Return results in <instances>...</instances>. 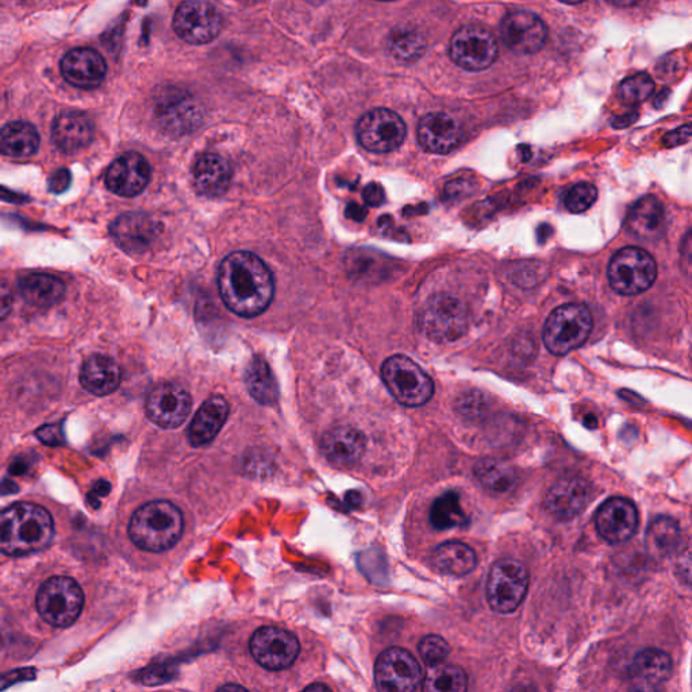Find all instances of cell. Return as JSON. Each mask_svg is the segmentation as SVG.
<instances>
[{"label":"cell","mask_w":692,"mask_h":692,"mask_svg":"<svg viewBox=\"0 0 692 692\" xmlns=\"http://www.w3.org/2000/svg\"><path fill=\"white\" fill-rule=\"evenodd\" d=\"M406 124L396 112L377 109L367 112L357 123V140L365 150L373 153H389L404 144Z\"/></svg>","instance_id":"cell-12"},{"label":"cell","mask_w":692,"mask_h":692,"mask_svg":"<svg viewBox=\"0 0 692 692\" xmlns=\"http://www.w3.org/2000/svg\"><path fill=\"white\" fill-rule=\"evenodd\" d=\"M391 52L404 62L416 61L425 53L427 43L421 34L414 31L394 32L390 41Z\"/></svg>","instance_id":"cell-39"},{"label":"cell","mask_w":692,"mask_h":692,"mask_svg":"<svg viewBox=\"0 0 692 692\" xmlns=\"http://www.w3.org/2000/svg\"><path fill=\"white\" fill-rule=\"evenodd\" d=\"M593 490L587 480L578 476H565L550 487L546 497V509L553 517L572 520L587 508Z\"/></svg>","instance_id":"cell-20"},{"label":"cell","mask_w":692,"mask_h":692,"mask_svg":"<svg viewBox=\"0 0 692 692\" xmlns=\"http://www.w3.org/2000/svg\"><path fill=\"white\" fill-rule=\"evenodd\" d=\"M251 652L261 667L270 671H282L298 659L300 644L286 629L265 627L252 635Z\"/></svg>","instance_id":"cell-15"},{"label":"cell","mask_w":692,"mask_h":692,"mask_svg":"<svg viewBox=\"0 0 692 692\" xmlns=\"http://www.w3.org/2000/svg\"><path fill=\"white\" fill-rule=\"evenodd\" d=\"M382 378L394 398L407 407L423 406L434 394L433 380L404 355H395L384 361Z\"/></svg>","instance_id":"cell-5"},{"label":"cell","mask_w":692,"mask_h":692,"mask_svg":"<svg viewBox=\"0 0 692 692\" xmlns=\"http://www.w3.org/2000/svg\"><path fill=\"white\" fill-rule=\"evenodd\" d=\"M158 225L145 213H127L110 226L117 246L129 254H141L151 249L158 236Z\"/></svg>","instance_id":"cell-21"},{"label":"cell","mask_w":692,"mask_h":692,"mask_svg":"<svg viewBox=\"0 0 692 692\" xmlns=\"http://www.w3.org/2000/svg\"><path fill=\"white\" fill-rule=\"evenodd\" d=\"M595 526L598 535L607 542L622 544L631 540L639 526L637 509L627 498H611L595 514Z\"/></svg>","instance_id":"cell-18"},{"label":"cell","mask_w":692,"mask_h":692,"mask_svg":"<svg viewBox=\"0 0 692 692\" xmlns=\"http://www.w3.org/2000/svg\"><path fill=\"white\" fill-rule=\"evenodd\" d=\"M655 91V82L646 73L625 79L618 87V98L628 106L643 104Z\"/></svg>","instance_id":"cell-40"},{"label":"cell","mask_w":692,"mask_h":692,"mask_svg":"<svg viewBox=\"0 0 692 692\" xmlns=\"http://www.w3.org/2000/svg\"><path fill=\"white\" fill-rule=\"evenodd\" d=\"M607 2L618 5V8H631V5L639 3L640 0H607Z\"/></svg>","instance_id":"cell-49"},{"label":"cell","mask_w":692,"mask_h":692,"mask_svg":"<svg viewBox=\"0 0 692 692\" xmlns=\"http://www.w3.org/2000/svg\"><path fill=\"white\" fill-rule=\"evenodd\" d=\"M637 118H639L637 112H635V111L628 112V115H625V116L616 118L615 122H612V127H615L617 129H623V128L631 127L632 123L637 121Z\"/></svg>","instance_id":"cell-47"},{"label":"cell","mask_w":692,"mask_h":692,"mask_svg":"<svg viewBox=\"0 0 692 692\" xmlns=\"http://www.w3.org/2000/svg\"><path fill=\"white\" fill-rule=\"evenodd\" d=\"M229 416V405L223 396H213L204 402L195 414L189 428V439L192 445L202 446L215 439L223 429Z\"/></svg>","instance_id":"cell-29"},{"label":"cell","mask_w":692,"mask_h":692,"mask_svg":"<svg viewBox=\"0 0 692 692\" xmlns=\"http://www.w3.org/2000/svg\"><path fill=\"white\" fill-rule=\"evenodd\" d=\"M55 535L53 520L41 506L15 503L0 518V548L9 556H25L49 546Z\"/></svg>","instance_id":"cell-2"},{"label":"cell","mask_w":692,"mask_h":692,"mask_svg":"<svg viewBox=\"0 0 692 692\" xmlns=\"http://www.w3.org/2000/svg\"><path fill=\"white\" fill-rule=\"evenodd\" d=\"M315 690L327 691L329 688H327V685H323V684H311V685H309V688H306V691H315Z\"/></svg>","instance_id":"cell-50"},{"label":"cell","mask_w":692,"mask_h":692,"mask_svg":"<svg viewBox=\"0 0 692 692\" xmlns=\"http://www.w3.org/2000/svg\"><path fill=\"white\" fill-rule=\"evenodd\" d=\"M597 198L598 190L595 189V186L589 183H578L566 192L564 204L571 213L578 214L586 212V210L592 207L595 201H597Z\"/></svg>","instance_id":"cell-41"},{"label":"cell","mask_w":692,"mask_h":692,"mask_svg":"<svg viewBox=\"0 0 692 692\" xmlns=\"http://www.w3.org/2000/svg\"><path fill=\"white\" fill-rule=\"evenodd\" d=\"M367 439L359 429L338 427L322 437L321 452L329 463L346 467L354 465L365 455Z\"/></svg>","instance_id":"cell-25"},{"label":"cell","mask_w":692,"mask_h":692,"mask_svg":"<svg viewBox=\"0 0 692 692\" xmlns=\"http://www.w3.org/2000/svg\"><path fill=\"white\" fill-rule=\"evenodd\" d=\"M548 31L540 16L529 11H513L501 24L502 41L515 53H536L547 41Z\"/></svg>","instance_id":"cell-17"},{"label":"cell","mask_w":692,"mask_h":692,"mask_svg":"<svg viewBox=\"0 0 692 692\" xmlns=\"http://www.w3.org/2000/svg\"><path fill=\"white\" fill-rule=\"evenodd\" d=\"M672 673V660L666 652L646 648L634 656L628 668L629 682L635 690H657Z\"/></svg>","instance_id":"cell-24"},{"label":"cell","mask_w":692,"mask_h":692,"mask_svg":"<svg viewBox=\"0 0 692 692\" xmlns=\"http://www.w3.org/2000/svg\"><path fill=\"white\" fill-rule=\"evenodd\" d=\"M72 176L68 169H59L49 180V190L55 194H61L71 186Z\"/></svg>","instance_id":"cell-44"},{"label":"cell","mask_w":692,"mask_h":692,"mask_svg":"<svg viewBox=\"0 0 692 692\" xmlns=\"http://www.w3.org/2000/svg\"><path fill=\"white\" fill-rule=\"evenodd\" d=\"M242 689L241 685H225V688H223V690H240Z\"/></svg>","instance_id":"cell-52"},{"label":"cell","mask_w":692,"mask_h":692,"mask_svg":"<svg viewBox=\"0 0 692 692\" xmlns=\"http://www.w3.org/2000/svg\"><path fill=\"white\" fill-rule=\"evenodd\" d=\"M419 327L436 343L456 342L468 327L464 305L448 294L434 295L418 315Z\"/></svg>","instance_id":"cell-8"},{"label":"cell","mask_w":692,"mask_h":692,"mask_svg":"<svg viewBox=\"0 0 692 692\" xmlns=\"http://www.w3.org/2000/svg\"><path fill=\"white\" fill-rule=\"evenodd\" d=\"M192 176L195 189L201 195L217 198L229 189L231 168L224 157L206 153L198 158Z\"/></svg>","instance_id":"cell-28"},{"label":"cell","mask_w":692,"mask_h":692,"mask_svg":"<svg viewBox=\"0 0 692 692\" xmlns=\"http://www.w3.org/2000/svg\"><path fill=\"white\" fill-rule=\"evenodd\" d=\"M468 689V677L464 669L456 666L430 667L427 679L423 682L425 691L432 692H463Z\"/></svg>","instance_id":"cell-38"},{"label":"cell","mask_w":692,"mask_h":692,"mask_svg":"<svg viewBox=\"0 0 692 692\" xmlns=\"http://www.w3.org/2000/svg\"><path fill=\"white\" fill-rule=\"evenodd\" d=\"M174 31L186 43L208 44L223 31V19L206 0H187L176 10Z\"/></svg>","instance_id":"cell-11"},{"label":"cell","mask_w":692,"mask_h":692,"mask_svg":"<svg viewBox=\"0 0 692 692\" xmlns=\"http://www.w3.org/2000/svg\"><path fill=\"white\" fill-rule=\"evenodd\" d=\"M437 569L452 576H465L470 574L478 564V558L473 548L461 541H448L441 544L434 552Z\"/></svg>","instance_id":"cell-34"},{"label":"cell","mask_w":692,"mask_h":692,"mask_svg":"<svg viewBox=\"0 0 692 692\" xmlns=\"http://www.w3.org/2000/svg\"><path fill=\"white\" fill-rule=\"evenodd\" d=\"M22 298L37 309H49L58 305L65 294V285L59 277L47 274H33L19 282Z\"/></svg>","instance_id":"cell-31"},{"label":"cell","mask_w":692,"mask_h":692,"mask_svg":"<svg viewBox=\"0 0 692 692\" xmlns=\"http://www.w3.org/2000/svg\"><path fill=\"white\" fill-rule=\"evenodd\" d=\"M365 200L367 203L372 204V206H379V204H382L384 201L382 187L379 184L367 186L365 190Z\"/></svg>","instance_id":"cell-46"},{"label":"cell","mask_w":692,"mask_h":692,"mask_svg":"<svg viewBox=\"0 0 692 692\" xmlns=\"http://www.w3.org/2000/svg\"><path fill=\"white\" fill-rule=\"evenodd\" d=\"M680 252L692 263V230L684 236L682 246H680Z\"/></svg>","instance_id":"cell-48"},{"label":"cell","mask_w":692,"mask_h":692,"mask_svg":"<svg viewBox=\"0 0 692 692\" xmlns=\"http://www.w3.org/2000/svg\"><path fill=\"white\" fill-rule=\"evenodd\" d=\"M375 682L384 692L416 691L422 683V669L410 652L390 648L378 657Z\"/></svg>","instance_id":"cell-14"},{"label":"cell","mask_w":692,"mask_h":692,"mask_svg":"<svg viewBox=\"0 0 692 692\" xmlns=\"http://www.w3.org/2000/svg\"><path fill=\"white\" fill-rule=\"evenodd\" d=\"M607 276L616 293L633 297L654 285L657 277L656 261L644 249L623 248L611 259Z\"/></svg>","instance_id":"cell-7"},{"label":"cell","mask_w":692,"mask_h":692,"mask_svg":"<svg viewBox=\"0 0 692 692\" xmlns=\"http://www.w3.org/2000/svg\"><path fill=\"white\" fill-rule=\"evenodd\" d=\"M560 2L566 3V4H578L584 2V0H560Z\"/></svg>","instance_id":"cell-51"},{"label":"cell","mask_w":692,"mask_h":692,"mask_svg":"<svg viewBox=\"0 0 692 692\" xmlns=\"http://www.w3.org/2000/svg\"><path fill=\"white\" fill-rule=\"evenodd\" d=\"M156 118L164 132L187 135L201 127L204 110L201 102L189 91L168 87L160 91L156 99Z\"/></svg>","instance_id":"cell-10"},{"label":"cell","mask_w":692,"mask_h":692,"mask_svg":"<svg viewBox=\"0 0 692 692\" xmlns=\"http://www.w3.org/2000/svg\"><path fill=\"white\" fill-rule=\"evenodd\" d=\"M430 524L437 530H451L467 524V515L463 512L461 497L455 491L445 492L437 498L430 509Z\"/></svg>","instance_id":"cell-37"},{"label":"cell","mask_w":692,"mask_h":692,"mask_svg":"<svg viewBox=\"0 0 692 692\" xmlns=\"http://www.w3.org/2000/svg\"><path fill=\"white\" fill-rule=\"evenodd\" d=\"M476 478L493 492H508L517 485V474L509 463L501 458H484L475 467Z\"/></svg>","instance_id":"cell-36"},{"label":"cell","mask_w":692,"mask_h":692,"mask_svg":"<svg viewBox=\"0 0 692 692\" xmlns=\"http://www.w3.org/2000/svg\"><path fill=\"white\" fill-rule=\"evenodd\" d=\"M183 529L184 520L179 508L168 501H153L133 514L129 536L134 546L147 552H164L180 540Z\"/></svg>","instance_id":"cell-3"},{"label":"cell","mask_w":692,"mask_h":692,"mask_svg":"<svg viewBox=\"0 0 692 692\" xmlns=\"http://www.w3.org/2000/svg\"><path fill=\"white\" fill-rule=\"evenodd\" d=\"M678 571L680 577L692 587V540L679 552Z\"/></svg>","instance_id":"cell-43"},{"label":"cell","mask_w":692,"mask_h":692,"mask_svg":"<svg viewBox=\"0 0 692 692\" xmlns=\"http://www.w3.org/2000/svg\"><path fill=\"white\" fill-rule=\"evenodd\" d=\"M151 166L140 153L129 152L112 162L106 172V186L116 195L141 194L151 181Z\"/></svg>","instance_id":"cell-19"},{"label":"cell","mask_w":692,"mask_h":692,"mask_svg":"<svg viewBox=\"0 0 692 692\" xmlns=\"http://www.w3.org/2000/svg\"><path fill=\"white\" fill-rule=\"evenodd\" d=\"M628 230L644 241H657L666 232V208L656 196H645L634 204L627 219Z\"/></svg>","instance_id":"cell-26"},{"label":"cell","mask_w":692,"mask_h":692,"mask_svg":"<svg viewBox=\"0 0 692 692\" xmlns=\"http://www.w3.org/2000/svg\"><path fill=\"white\" fill-rule=\"evenodd\" d=\"M61 75L71 86L81 90H95L104 83L107 65L102 55L91 48L70 50L60 64Z\"/></svg>","instance_id":"cell-22"},{"label":"cell","mask_w":692,"mask_h":692,"mask_svg":"<svg viewBox=\"0 0 692 692\" xmlns=\"http://www.w3.org/2000/svg\"><path fill=\"white\" fill-rule=\"evenodd\" d=\"M0 147L4 156L27 158L36 155L39 147V134L29 122H10L2 129Z\"/></svg>","instance_id":"cell-33"},{"label":"cell","mask_w":692,"mask_h":692,"mask_svg":"<svg viewBox=\"0 0 692 692\" xmlns=\"http://www.w3.org/2000/svg\"><path fill=\"white\" fill-rule=\"evenodd\" d=\"M690 139H692V123L685 124V127L668 133L666 138H664V144L667 146H677L679 144L688 143Z\"/></svg>","instance_id":"cell-45"},{"label":"cell","mask_w":692,"mask_h":692,"mask_svg":"<svg viewBox=\"0 0 692 692\" xmlns=\"http://www.w3.org/2000/svg\"><path fill=\"white\" fill-rule=\"evenodd\" d=\"M94 127L83 112L67 111L55 119L52 138L55 144L64 153L84 150L93 140Z\"/></svg>","instance_id":"cell-27"},{"label":"cell","mask_w":692,"mask_h":692,"mask_svg":"<svg viewBox=\"0 0 692 692\" xmlns=\"http://www.w3.org/2000/svg\"><path fill=\"white\" fill-rule=\"evenodd\" d=\"M36 604L45 622L56 628H68L81 616L84 595L73 578L53 576L39 588Z\"/></svg>","instance_id":"cell-6"},{"label":"cell","mask_w":692,"mask_h":692,"mask_svg":"<svg viewBox=\"0 0 692 692\" xmlns=\"http://www.w3.org/2000/svg\"><path fill=\"white\" fill-rule=\"evenodd\" d=\"M246 382L249 393L260 404H274L277 395H279L274 373H272L263 357H253L251 362H249L246 371Z\"/></svg>","instance_id":"cell-35"},{"label":"cell","mask_w":692,"mask_h":692,"mask_svg":"<svg viewBox=\"0 0 692 692\" xmlns=\"http://www.w3.org/2000/svg\"><path fill=\"white\" fill-rule=\"evenodd\" d=\"M594 326L593 315L584 305L560 306L544 326V344L550 354L563 356L587 342Z\"/></svg>","instance_id":"cell-4"},{"label":"cell","mask_w":692,"mask_h":692,"mask_svg":"<svg viewBox=\"0 0 692 692\" xmlns=\"http://www.w3.org/2000/svg\"><path fill=\"white\" fill-rule=\"evenodd\" d=\"M191 407L189 391L179 384L163 383L147 396L145 410L147 418L158 427L175 429L190 416Z\"/></svg>","instance_id":"cell-16"},{"label":"cell","mask_w":692,"mask_h":692,"mask_svg":"<svg viewBox=\"0 0 692 692\" xmlns=\"http://www.w3.org/2000/svg\"><path fill=\"white\" fill-rule=\"evenodd\" d=\"M419 655L429 667L439 666L450 655V645L440 635H427L418 645Z\"/></svg>","instance_id":"cell-42"},{"label":"cell","mask_w":692,"mask_h":692,"mask_svg":"<svg viewBox=\"0 0 692 692\" xmlns=\"http://www.w3.org/2000/svg\"><path fill=\"white\" fill-rule=\"evenodd\" d=\"M450 55L463 70L485 71L498 58L497 39L486 27L465 26L453 36Z\"/></svg>","instance_id":"cell-13"},{"label":"cell","mask_w":692,"mask_h":692,"mask_svg":"<svg viewBox=\"0 0 692 692\" xmlns=\"http://www.w3.org/2000/svg\"><path fill=\"white\" fill-rule=\"evenodd\" d=\"M527 587L529 574L524 564L513 559L498 561L487 578V602L498 615H510L524 602Z\"/></svg>","instance_id":"cell-9"},{"label":"cell","mask_w":692,"mask_h":692,"mask_svg":"<svg viewBox=\"0 0 692 692\" xmlns=\"http://www.w3.org/2000/svg\"><path fill=\"white\" fill-rule=\"evenodd\" d=\"M121 368L111 357L95 355L84 362L81 371V383L84 390L96 396H106L119 387Z\"/></svg>","instance_id":"cell-30"},{"label":"cell","mask_w":692,"mask_h":692,"mask_svg":"<svg viewBox=\"0 0 692 692\" xmlns=\"http://www.w3.org/2000/svg\"><path fill=\"white\" fill-rule=\"evenodd\" d=\"M218 287L231 313L243 318L263 314L275 294L269 266L251 252L231 253L220 263Z\"/></svg>","instance_id":"cell-1"},{"label":"cell","mask_w":692,"mask_h":692,"mask_svg":"<svg viewBox=\"0 0 692 692\" xmlns=\"http://www.w3.org/2000/svg\"><path fill=\"white\" fill-rule=\"evenodd\" d=\"M646 549L655 559H668L682 550V530L677 521L659 517L651 522L645 536Z\"/></svg>","instance_id":"cell-32"},{"label":"cell","mask_w":692,"mask_h":692,"mask_svg":"<svg viewBox=\"0 0 692 692\" xmlns=\"http://www.w3.org/2000/svg\"><path fill=\"white\" fill-rule=\"evenodd\" d=\"M417 135L425 151L446 155L461 144L463 130L455 118L445 112H433L421 119Z\"/></svg>","instance_id":"cell-23"}]
</instances>
